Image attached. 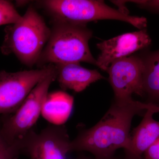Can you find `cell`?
I'll use <instances>...</instances> for the list:
<instances>
[{
	"mask_svg": "<svg viewBox=\"0 0 159 159\" xmlns=\"http://www.w3.org/2000/svg\"><path fill=\"white\" fill-rule=\"evenodd\" d=\"M144 102L134 100H115L97 124L84 129L71 141V151L89 152L95 159L114 156L116 151L128 149L134 117L145 111Z\"/></svg>",
	"mask_w": 159,
	"mask_h": 159,
	"instance_id": "1",
	"label": "cell"
},
{
	"mask_svg": "<svg viewBox=\"0 0 159 159\" xmlns=\"http://www.w3.org/2000/svg\"><path fill=\"white\" fill-rule=\"evenodd\" d=\"M93 32L86 25L54 20L50 38L38 64L88 63L96 66L89 41Z\"/></svg>",
	"mask_w": 159,
	"mask_h": 159,
	"instance_id": "2",
	"label": "cell"
},
{
	"mask_svg": "<svg viewBox=\"0 0 159 159\" xmlns=\"http://www.w3.org/2000/svg\"><path fill=\"white\" fill-rule=\"evenodd\" d=\"M1 47L5 55L14 54L28 66L37 63L50 38L51 29L40 15L29 7L19 21L7 26Z\"/></svg>",
	"mask_w": 159,
	"mask_h": 159,
	"instance_id": "3",
	"label": "cell"
},
{
	"mask_svg": "<svg viewBox=\"0 0 159 159\" xmlns=\"http://www.w3.org/2000/svg\"><path fill=\"white\" fill-rule=\"evenodd\" d=\"M56 67L36 85L17 110L5 115L0 123L1 133L6 142L23 152L24 142L34 131L33 127L42 114L51 84L56 79Z\"/></svg>",
	"mask_w": 159,
	"mask_h": 159,
	"instance_id": "4",
	"label": "cell"
},
{
	"mask_svg": "<svg viewBox=\"0 0 159 159\" xmlns=\"http://www.w3.org/2000/svg\"><path fill=\"white\" fill-rule=\"evenodd\" d=\"M41 3L54 20L83 25L99 20H116L129 23L139 30L145 29L147 25L146 18L125 14L103 1L46 0Z\"/></svg>",
	"mask_w": 159,
	"mask_h": 159,
	"instance_id": "5",
	"label": "cell"
},
{
	"mask_svg": "<svg viewBox=\"0 0 159 159\" xmlns=\"http://www.w3.org/2000/svg\"><path fill=\"white\" fill-rule=\"evenodd\" d=\"M55 69L54 64H49L38 70L0 72V114L15 112L38 84Z\"/></svg>",
	"mask_w": 159,
	"mask_h": 159,
	"instance_id": "6",
	"label": "cell"
},
{
	"mask_svg": "<svg viewBox=\"0 0 159 159\" xmlns=\"http://www.w3.org/2000/svg\"><path fill=\"white\" fill-rule=\"evenodd\" d=\"M71 143L66 126L52 124L39 133L33 132L24 142L23 152L31 159H66Z\"/></svg>",
	"mask_w": 159,
	"mask_h": 159,
	"instance_id": "7",
	"label": "cell"
},
{
	"mask_svg": "<svg viewBox=\"0 0 159 159\" xmlns=\"http://www.w3.org/2000/svg\"><path fill=\"white\" fill-rule=\"evenodd\" d=\"M144 69L143 57L138 55L123 57L111 63L107 71L114 99H131L134 93L144 97L142 84Z\"/></svg>",
	"mask_w": 159,
	"mask_h": 159,
	"instance_id": "8",
	"label": "cell"
},
{
	"mask_svg": "<svg viewBox=\"0 0 159 159\" xmlns=\"http://www.w3.org/2000/svg\"><path fill=\"white\" fill-rule=\"evenodd\" d=\"M151 43V39L145 29L103 41L97 45L100 53L96 59V66L102 70L107 71L114 61L148 48Z\"/></svg>",
	"mask_w": 159,
	"mask_h": 159,
	"instance_id": "9",
	"label": "cell"
},
{
	"mask_svg": "<svg viewBox=\"0 0 159 159\" xmlns=\"http://www.w3.org/2000/svg\"><path fill=\"white\" fill-rule=\"evenodd\" d=\"M153 111L148 109L141 123L134 129L130 144L125 150L124 159H142L145 152L159 139V121L155 120Z\"/></svg>",
	"mask_w": 159,
	"mask_h": 159,
	"instance_id": "10",
	"label": "cell"
},
{
	"mask_svg": "<svg viewBox=\"0 0 159 159\" xmlns=\"http://www.w3.org/2000/svg\"><path fill=\"white\" fill-rule=\"evenodd\" d=\"M55 66L56 79L63 89H71L79 93L92 84L105 79L97 70L85 68L79 63L62 64Z\"/></svg>",
	"mask_w": 159,
	"mask_h": 159,
	"instance_id": "11",
	"label": "cell"
},
{
	"mask_svg": "<svg viewBox=\"0 0 159 159\" xmlns=\"http://www.w3.org/2000/svg\"><path fill=\"white\" fill-rule=\"evenodd\" d=\"M74 102L73 97L62 91L48 93L42 114L53 124L63 125L70 116Z\"/></svg>",
	"mask_w": 159,
	"mask_h": 159,
	"instance_id": "12",
	"label": "cell"
},
{
	"mask_svg": "<svg viewBox=\"0 0 159 159\" xmlns=\"http://www.w3.org/2000/svg\"><path fill=\"white\" fill-rule=\"evenodd\" d=\"M143 57L144 69L142 79L144 96L147 103L159 107V50Z\"/></svg>",
	"mask_w": 159,
	"mask_h": 159,
	"instance_id": "13",
	"label": "cell"
},
{
	"mask_svg": "<svg viewBox=\"0 0 159 159\" xmlns=\"http://www.w3.org/2000/svg\"><path fill=\"white\" fill-rule=\"evenodd\" d=\"M21 17L11 2L0 0V26L15 24Z\"/></svg>",
	"mask_w": 159,
	"mask_h": 159,
	"instance_id": "14",
	"label": "cell"
},
{
	"mask_svg": "<svg viewBox=\"0 0 159 159\" xmlns=\"http://www.w3.org/2000/svg\"><path fill=\"white\" fill-rule=\"evenodd\" d=\"M20 154L17 149L5 141L1 133L0 126V159H16Z\"/></svg>",
	"mask_w": 159,
	"mask_h": 159,
	"instance_id": "15",
	"label": "cell"
},
{
	"mask_svg": "<svg viewBox=\"0 0 159 159\" xmlns=\"http://www.w3.org/2000/svg\"><path fill=\"white\" fill-rule=\"evenodd\" d=\"M128 2L134 3L142 9L159 13V0H142L128 1Z\"/></svg>",
	"mask_w": 159,
	"mask_h": 159,
	"instance_id": "16",
	"label": "cell"
},
{
	"mask_svg": "<svg viewBox=\"0 0 159 159\" xmlns=\"http://www.w3.org/2000/svg\"><path fill=\"white\" fill-rule=\"evenodd\" d=\"M144 159H159V139L144 154Z\"/></svg>",
	"mask_w": 159,
	"mask_h": 159,
	"instance_id": "17",
	"label": "cell"
},
{
	"mask_svg": "<svg viewBox=\"0 0 159 159\" xmlns=\"http://www.w3.org/2000/svg\"><path fill=\"white\" fill-rule=\"evenodd\" d=\"M75 159H91L89 158L88 157H79L77 158H76ZM107 159H117L115 157H112L110 158Z\"/></svg>",
	"mask_w": 159,
	"mask_h": 159,
	"instance_id": "18",
	"label": "cell"
}]
</instances>
